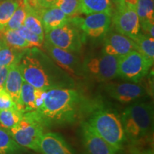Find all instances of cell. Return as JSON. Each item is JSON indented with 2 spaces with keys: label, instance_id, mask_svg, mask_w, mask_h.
Wrapping results in <instances>:
<instances>
[{
  "label": "cell",
  "instance_id": "6da1fadb",
  "mask_svg": "<svg viewBox=\"0 0 154 154\" xmlns=\"http://www.w3.org/2000/svg\"><path fill=\"white\" fill-rule=\"evenodd\" d=\"M88 109L81 92L74 87H64L47 90L43 104L34 111L48 128L72 124Z\"/></svg>",
  "mask_w": 154,
  "mask_h": 154
},
{
  "label": "cell",
  "instance_id": "7a4b0ae2",
  "mask_svg": "<svg viewBox=\"0 0 154 154\" xmlns=\"http://www.w3.org/2000/svg\"><path fill=\"white\" fill-rule=\"evenodd\" d=\"M19 66L24 82L35 88L49 90L75 86L74 78L38 48L26 49Z\"/></svg>",
  "mask_w": 154,
  "mask_h": 154
},
{
  "label": "cell",
  "instance_id": "3957f363",
  "mask_svg": "<svg viewBox=\"0 0 154 154\" xmlns=\"http://www.w3.org/2000/svg\"><path fill=\"white\" fill-rule=\"evenodd\" d=\"M120 118L127 141L133 146L146 143L151 138L153 128V106L151 102L131 103Z\"/></svg>",
  "mask_w": 154,
  "mask_h": 154
},
{
  "label": "cell",
  "instance_id": "277c9868",
  "mask_svg": "<svg viewBox=\"0 0 154 154\" xmlns=\"http://www.w3.org/2000/svg\"><path fill=\"white\" fill-rule=\"evenodd\" d=\"M87 122L99 136L121 151L127 141L121 118L112 110L101 106L89 107Z\"/></svg>",
  "mask_w": 154,
  "mask_h": 154
},
{
  "label": "cell",
  "instance_id": "5b68a950",
  "mask_svg": "<svg viewBox=\"0 0 154 154\" xmlns=\"http://www.w3.org/2000/svg\"><path fill=\"white\" fill-rule=\"evenodd\" d=\"M44 129L35 111H30L23 113L19 124L9 131L19 145L38 153L40 140L44 134Z\"/></svg>",
  "mask_w": 154,
  "mask_h": 154
},
{
  "label": "cell",
  "instance_id": "8992f818",
  "mask_svg": "<svg viewBox=\"0 0 154 154\" xmlns=\"http://www.w3.org/2000/svg\"><path fill=\"white\" fill-rule=\"evenodd\" d=\"M119 57L102 53L86 57L82 63V76L106 83L118 77Z\"/></svg>",
  "mask_w": 154,
  "mask_h": 154
},
{
  "label": "cell",
  "instance_id": "52a82bcc",
  "mask_svg": "<svg viewBox=\"0 0 154 154\" xmlns=\"http://www.w3.org/2000/svg\"><path fill=\"white\" fill-rule=\"evenodd\" d=\"M153 62L134 50L119 58L118 77L126 82L139 83L149 74Z\"/></svg>",
  "mask_w": 154,
  "mask_h": 154
},
{
  "label": "cell",
  "instance_id": "ba28073f",
  "mask_svg": "<svg viewBox=\"0 0 154 154\" xmlns=\"http://www.w3.org/2000/svg\"><path fill=\"white\" fill-rule=\"evenodd\" d=\"M44 40L55 47L77 54L83 46L80 30L71 21L60 27L45 33Z\"/></svg>",
  "mask_w": 154,
  "mask_h": 154
},
{
  "label": "cell",
  "instance_id": "9c48e42d",
  "mask_svg": "<svg viewBox=\"0 0 154 154\" xmlns=\"http://www.w3.org/2000/svg\"><path fill=\"white\" fill-rule=\"evenodd\" d=\"M111 17V13H95L85 17H73L71 18V22L87 36L99 38L110 29Z\"/></svg>",
  "mask_w": 154,
  "mask_h": 154
},
{
  "label": "cell",
  "instance_id": "30bf717a",
  "mask_svg": "<svg viewBox=\"0 0 154 154\" xmlns=\"http://www.w3.org/2000/svg\"><path fill=\"white\" fill-rule=\"evenodd\" d=\"M111 22L116 32L134 40L141 32L136 9L126 6L116 7L112 14Z\"/></svg>",
  "mask_w": 154,
  "mask_h": 154
},
{
  "label": "cell",
  "instance_id": "8fae6325",
  "mask_svg": "<svg viewBox=\"0 0 154 154\" xmlns=\"http://www.w3.org/2000/svg\"><path fill=\"white\" fill-rule=\"evenodd\" d=\"M104 89L111 99L121 103H132L147 94L145 87L140 83L112 82L104 84Z\"/></svg>",
  "mask_w": 154,
  "mask_h": 154
},
{
  "label": "cell",
  "instance_id": "7c38bea8",
  "mask_svg": "<svg viewBox=\"0 0 154 154\" xmlns=\"http://www.w3.org/2000/svg\"><path fill=\"white\" fill-rule=\"evenodd\" d=\"M43 48L49 57L72 77L82 76V63L76 54L57 47L44 40Z\"/></svg>",
  "mask_w": 154,
  "mask_h": 154
},
{
  "label": "cell",
  "instance_id": "4fadbf2b",
  "mask_svg": "<svg viewBox=\"0 0 154 154\" xmlns=\"http://www.w3.org/2000/svg\"><path fill=\"white\" fill-rule=\"evenodd\" d=\"M80 127L85 154H118L120 151L99 136L86 121H82Z\"/></svg>",
  "mask_w": 154,
  "mask_h": 154
},
{
  "label": "cell",
  "instance_id": "5bb4252c",
  "mask_svg": "<svg viewBox=\"0 0 154 154\" xmlns=\"http://www.w3.org/2000/svg\"><path fill=\"white\" fill-rule=\"evenodd\" d=\"M134 50L136 45L131 38L110 29L104 35L102 53L119 58Z\"/></svg>",
  "mask_w": 154,
  "mask_h": 154
},
{
  "label": "cell",
  "instance_id": "9a60e30c",
  "mask_svg": "<svg viewBox=\"0 0 154 154\" xmlns=\"http://www.w3.org/2000/svg\"><path fill=\"white\" fill-rule=\"evenodd\" d=\"M41 154H76L73 148L61 134L55 132L44 133L38 148Z\"/></svg>",
  "mask_w": 154,
  "mask_h": 154
},
{
  "label": "cell",
  "instance_id": "2e32d148",
  "mask_svg": "<svg viewBox=\"0 0 154 154\" xmlns=\"http://www.w3.org/2000/svg\"><path fill=\"white\" fill-rule=\"evenodd\" d=\"M36 11L41 19L44 33L62 26L71 21V18L57 7H50Z\"/></svg>",
  "mask_w": 154,
  "mask_h": 154
},
{
  "label": "cell",
  "instance_id": "e0dca14e",
  "mask_svg": "<svg viewBox=\"0 0 154 154\" xmlns=\"http://www.w3.org/2000/svg\"><path fill=\"white\" fill-rule=\"evenodd\" d=\"M23 82H24V79L21 74L19 64L9 66L4 88L14 100L17 107L19 104L21 88H22Z\"/></svg>",
  "mask_w": 154,
  "mask_h": 154
},
{
  "label": "cell",
  "instance_id": "ac0fdd59",
  "mask_svg": "<svg viewBox=\"0 0 154 154\" xmlns=\"http://www.w3.org/2000/svg\"><path fill=\"white\" fill-rule=\"evenodd\" d=\"M113 6L111 0H79V14L88 15L95 13L113 14Z\"/></svg>",
  "mask_w": 154,
  "mask_h": 154
},
{
  "label": "cell",
  "instance_id": "d6986e66",
  "mask_svg": "<svg viewBox=\"0 0 154 154\" xmlns=\"http://www.w3.org/2000/svg\"><path fill=\"white\" fill-rule=\"evenodd\" d=\"M35 95L36 88L24 81L21 88L19 104L17 106L18 110L22 113L36 111Z\"/></svg>",
  "mask_w": 154,
  "mask_h": 154
},
{
  "label": "cell",
  "instance_id": "ffe728a7",
  "mask_svg": "<svg viewBox=\"0 0 154 154\" xmlns=\"http://www.w3.org/2000/svg\"><path fill=\"white\" fill-rule=\"evenodd\" d=\"M27 149L15 141L9 131L0 126V154H26Z\"/></svg>",
  "mask_w": 154,
  "mask_h": 154
},
{
  "label": "cell",
  "instance_id": "44dd1931",
  "mask_svg": "<svg viewBox=\"0 0 154 154\" xmlns=\"http://www.w3.org/2000/svg\"><path fill=\"white\" fill-rule=\"evenodd\" d=\"M26 50L14 49L7 45L5 42L0 47V66H11L19 64Z\"/></svg>",
  "mask_w": 154,
  "mask_h": 154
},
{
  "label": "cell",
  "instance_id": "7402d4cb",
  "mask_svg": "<svg viewBox=\"0 0 154 154\" xmlns=\"http://www.w3.org/2000/svg\"><path fill=\"white\" fill-rule=\"evenodd\" d=\"M26 15L24 19V26L44 39L45 33L37 11L28 3L27 0H26Z\"/></svg>",
  "mask_w": 154,
  "mask_h": 154
},
{
  "label": "cell",
  "instance_id": "603a6c76",
  "mask_svg": "<svg viewBox=\"0 0 154 154\" xmlns=\"http://www.w3.org/2000/svg\"><path fill=\"white\" fill-rule=\"evenodd\" d=\"M136 9L140 26L154 24V0H138Z\"/></svg>",
  "mask_w": 154,
  "mask_h": 154
},
{
  "label": "cell",
  "instance_id": "cb8c5ba5",
  "mask_svg": "<svg viewBox=\"0 0 154 154\" xmlns=\"http://www.w3.org/2000/svg\"><path fill=\"white\" fill-rule=\"evenodd\" d=\"M136 45V51L153 62L154 61V38L140 32L134 40Z\"/></svg>",
  "mask_w": 154,
  "mask_h": 154
},
{
  "label": "cell",
  "instance_id": "d4e9b609",
  "mask_svg": "<svg viewBox=\"0 0 154 154\" xmlns=\"http://www.w3.org/2000/svg\"><path fill=\"white\" fill-rule=\"evenodd\" d=\"M21 0H3L0 2V32H2Z\"/></svg>",
  "mask_w": 154,
  "mask_h": 154
},
{
  "label": "cell",
  "instance_id": "484cf974",
  "mask_svg": "<svg viewBox=\"0 0 154 154\" xmlns=\"http://www.w3.org/2000/svg\"><path fill=\"white\" fill-rule=\"evenodd\" d=\"M23 113L18 109L0 110V126L7 130L11 129L19 124Z\"/></svg>",
  "mask_w": 154,
  "mask_h": 154
},
{
  "label": "cell",
  "instance_id": "4316f807",
  "mask_svg": "<svg viewBox=\"0 0 154 154\" xmlns=\"http://www.w3.org/2000/svg\"><path fill=\"white\" fill-rule=\"evenodd\" d=\"M5 43L9 47L19 50H26L32 48L16 30L7 29L2 32Z\"/></svg>",
  "mask_w": 154,
  "mask_h": 154
},
{
  "label": "cell",
  "instance_id": "83f0119b",
  "mask_svg": "<svg viewBox=\"0 0 154 154\" xmlns=\"http://www.w3.org/2000/svg\"><path fill=\"white\" fill-rule=\"evenodd\" d=\"M26 15V0H21L19 5L11 17L8 24H7L5 30L11 29L17 30L22 25H24L25 17ZM4 30V31H5Z\"/></svg>",
  "mask_w": 154,
  "mask_h": 154
},
{
  "label": "cell",
  "instance_id": "f1b7e54d",
  "mask_svg": "<svg viewBox=\"0 0 154 154\" xmlns=\"http://www.w3.org/2000/svg\"><path fill=\"white\" fill-rule=\"evenodd\" d=\"M79 0H55L51 7H57L69 18L77 17L79 14Z\"/></svg>",
  "mask_w": 154,
  "mask_h": 154
},
{
  "label": "cell",
  "instance_id": "f546056e",
  "mask_svg": "<svg viewBox=\"0 0 154 154\" xmlns=\"http://www.w3.org/2000/svg\"><path fill=\"white\" fill-rule=\"evenodd\" d=\"M18 33L22 36L23 38L30 44L32 48H38L42 49L43 47L44 39L38 36L32 31L28 29L26 26L22 25L19 29L16 30Z\"/></svg>",
  "mask_w": 154,
  "mask_h": 154
},
{
  "label": "cell",
  "instance_id": "4dcf8cb0",
  "mask_svg": "<svg viewBox=\"0 0 154 154\" xmlns=\"http://www.w3.org/2000/svg\"><path fill=\"white\" fill-rule=\"evenodd\" d=\"M5 109H18L16 103L11 96L5 91V88L0 89V110Z\"/></svg>",
  "mask_w": 154,
  "mask_h": 154
},
{
  "label": "cell",
  "instance_id": "1f68e13d",
  "mask_svg": "<svg viewBox=\"0 0 154 154\" xmlns=\"http://www.w3.org/2000/svg\"><path fill=\"white\" fill-rule=\"evenodd\" d=\"M55 0H27L28 3L36 10L51 7Z\"/></svg>",
  "mask_w": 154,
  "mask_h": 154
},
{
  "label": "cell",
  "instance_id": "d6a6232c",
  "mask_svg": "<svg viewBox=\"0 0 154 154\" xmlns=\"http://www.w3.org/2000/svg\"><path fill=\"white\" fill-rule=\"evenodd\" d=\"M47 90L42 89V88H36V95H35V107L36 111L43 104L44 99L47 95Z\"/></svg>",
  "mask_w": 154,
  "mask_h": 154
},
{
  "label": "cell",
  "instance_id": "836d02e7",
  "mask_svg": "<svg viewBox=\"0 0 154 154\" xmlns=\"http://www.w3.org/2000/svg\"><path fill=\"white\" fill-rule=\"evenodd\" d=\"M9 66H0V89L5 88V84L8 74Z\"/></svg>",
  "mask_w": 154,
  "mask_h": 154
},
{
  "label": "cell",
  "instance_id": "e575fe53",
  "mask_svg": "<svg viewBox=\"0 0 154 154\" xmlns=\"http://www.w3.org/2000/svg\"><path fill=\"white\" fill-rule=\"evenodd\" d=\"M137 2L138 0H121V2L119 7H120V6H126V7H133V8L136 9Z\"/></svg>",
  "mask_w": 154,
  "mask_h": 154
},
{
  "label": "cell",
  "instance_id": "d590c367",
  "mask_svg": "<svg viewBox=\"0 0 154 154\" xmlns=\"http://www.w3.org/2000/svg\"><path fill=\"white\" fill-rule=\"evenodd\" d=\"M111 2L114 4V5H116V7H119V5H120V4L121 2V0H111Z\"/></svg>",
  "mask_w": 154,
  "mask_h": 154
},
{
  "label": "cell",
  "instance_id": "8d00e7d4",
  "mask_svg": "<svg viewBox=\"0 0 154 154\" xmlns=\"http://www.w3.org/2000/svg\"><path fill=\"white\" fill-rule=\"evenodd\" d=\"M4 42H5V40H4L3 38V34H2V32H0V47L2 45Z\"/></svg>",
  "mask_w": 154,
  "mask_h": 154
}]
</instances>
